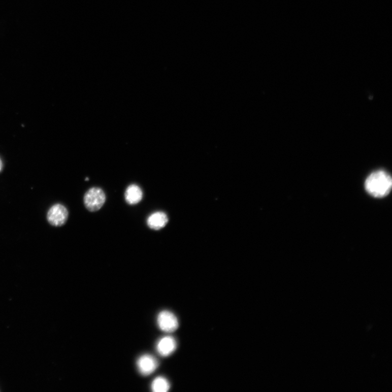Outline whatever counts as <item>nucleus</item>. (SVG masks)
Listing matches in <instances>:
<instances>
[{"instance_id": "7", "label": "nucleus", "mask_w": 392, "mask_h": 392, "mask_svg": "<svg viewBox=\"0 0 392 392\" xmlns=\"http://www.w3.org/2000/svg\"><path fill=\"white\" fill-rule=\"evenodd\" d=\"M169 218L167 214L162 212H157L150 215L147 218V223L150 229L159 231L167 225Z\"/></svg>"}, {"instance_id": "8", "label": "nucleus", "mask_w": 392, "mask_h": 392, "mask_svg": "<svg viewBox=\"0 0 392 392\" xmlns=\"http://www.w3.org/2000/svg\"><path fill=\"white\" fill-rule=\"evenodd\" d=\"M143 198V192L140 186L132 184L128 186L125 192V199L130 205L138 204Z\"/></svg>"}, {"instance_id": "2", "label": "nucleus", "mask_w": 392, "mask_h": 392, "mask_svg": "<svg viewBox=\"0 0 392 392\" xmlns=\"http://www.w3.org/2000/svg\"><path fill=\"white\" fill-rule=\"evenodd\" d=\"M106 201V195L100 187H92L86 192L84 202L86 209L90 212L100 210Z\"/></svg>"}, {"instance_id": "6", "label": "nucleus", "mask_w": 392, "mask_h": 392, "mask_svg": "<svg viewBox=\"0 0 392 392\" xmlns=\"http://www.w3.org/2000/svg\"><path fill=\"white\" fill-rule=\"evenodd\" d=\"M177 343L175 338L172 336H165L160 338L156 344V350L159 355L168 357L175 351Z\"/></svg>"}, {"instance_id": "4", "label": "nucleus", "mask_w": 392, "mask_h": 392, "mask_svg": "<svg viewBox=\"0 0 392 392\" xmlns=\"http://www.w3.org/2000/svg\"><path fill=\"white\" fill-rule=\"evenodd\" d=\"M69 218V212L63 205L57 204L52 206L49 210L47 215L48 221L52 225L60 227L64 225Z\"/></svg>"}, {"instance_id": "10", "label": "nucleus", "mask_w": 392, "mask_h": 392, "mask_svg": "<svg viewBox=\"0 0 392 392\" xmlns=\"http://www.w3.org/2000/svg\"><path fill=\"white\" fill-rule=\"evenodd\" d=\"M3 169V162L1 159H0V172L2 171Z\"/></svg>"}, {"instance_id": "1", "label": "nucleus", "mask_w": 392, "mask_h": 392, "mask_svg": "<svg viewBox=\"0 0 392 392\" xmlns=\"http://www.w3.org/2000/svg\"><path fill=\"white\" fill-rule=\"evenodd\" d=\"M391 178L384 171L373 172L369 176L365 182L367 192L377 198H382L387 195L391 190Z\"/></svg>"}, {"instance_id": "3", "label": "nucleus", "mask_w": 392, "mask_h": 392, "mask_svg": "<svg viewBox=\"0 0 392 392\" xmlns=\"http://www.w3.org/2000/svg\"><path fill=\"white\" fill-rule=\"evenodd\" d=\"M158 326L165 333H171L179 327V321L175 314L169 311H163L157 316Z\"/></svg>"}, {"instance_id": "9", "label": "nucleus", "mask_w": 392, "mask_h": 392, "mask_svg": "<svg viewBox=\"0 0 392 392\" xmlns=\"http://www.w3.org/2000/svg\"><path fill=\"white\" fill-rule=\"evenodd\" d=\"M170 383L163 376L157 377L152 383V390L154 392H167L170 389Z\"/></svg>"}, {"instance_id": "5", "label": "nucleus", "mask_w": 392, "mask_h": 392, "mask_svg": "<svg viewBox=\"0 0 392 392\" xmlns=\"http://www.w3.org/2000/svg\"><path fill=\"white\" fill-rule=\"evenodd\" d=\"M159 366V363L155 357L148 355H143L137 361V367L141 374L148 376L153 373Z\"/></svg>"}]
</instances>
